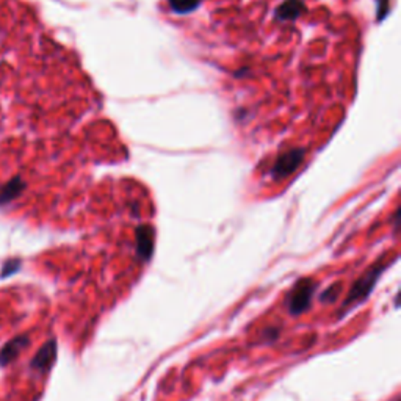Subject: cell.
I'll return each instance as SVG.
<instances>
[{"label":"cell","mask_w":401,"mask_h":401,"mask_svg":"<svg viewBox=\"0 0 401 401\" xmlns=\"http://www.w3.org/2000/svg\"><path fill=\"white\" fill-rule=\"evenodd\" d=\"M315 290V284L312 279H301L293 287L290 295L287 296V306H289L290 314L299 315L310 307L312 295Z\"/></svg>","instance_id":"obj_1"},{"label":"cell","mask_w":401,"mask_h":401,"mask_svg":"<svg viewBox=\"0 0 401 401\" xmlns=\"http://www.w3.org/2000/svg\"><path fill=\"white\" fill-rule=\"evenodd\" d=\"M384 268H386V265H375L373 268H370L369 271H367L362 278H360L359 281H356L351 292H349L345 303H343V307L351 306L353 303L360 301L362 298L369 296V293L371 292V289H373L375 282L378 281V278H380V274L382 273Z\"/></svg>","instance_id":"obj_2"},{"label":"cell","mask_w":401,"mask_h":401,"mask_svg":"<svg viewBox=\"0 0 401 401\" xmlns=\"http://www.w3.org/2000/svg\"><path fill=\"white\" fill-rule=\"evenodd\" d=\"M56 359V342L49 340L39 348V351L32 359L30 369H33L38 373H47L52 369V365Z\"/></svg>","instance_id":"obj_3"},{"label":"cell","mask_w":401,"mask_h":401,"mask_svg":"<svg viewBox=\"0 0 401 401\" xmlns=\"http://www.w3.org/2000/svg\"><path fill=\"white\" fill-rule=\"evenodd\" d=\"M28 343H30L28 336H18L5 343V345L0 348V367H7L13 362V360L18 359V356L21 354L22 349L28 347Z\"/></svg>","instance_id":"obj_4"},{"label":"cell","mask_w":401,"mask_h":401,"mask_svg":"<svg viewBox=\"0 0 401 401\" xmlns=\"http://www.w3.org/2000/svg\"><path fill=\"white\" fill-rule=\"evenodd\" d=\"M173 5V8L179 11V13H187V11L193 10L197 3H199V0H169Z\"/></svg>","instance_id":"obj_5"},{"label":"cell","mask_w":401,"mask_h":401,"mask_svg":"<svg viewBox=\"0 0 401 401\" xmlns=\"http://www.w3.org/2000/svg\"><path fill=\"white\" fill-rule=\"evenodd\" d=\"M336 295H337V287H331L329 290L325 292L323 295H321V299H331V301H334L336 299Z\"/></svg>","instance_id":"obj_6"}]
</instances>
